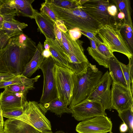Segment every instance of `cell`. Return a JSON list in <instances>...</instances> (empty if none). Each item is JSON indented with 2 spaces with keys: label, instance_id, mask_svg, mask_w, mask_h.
<instances>
[{
  "label": "cell",
  "instance_id": "cell-8",
  "mask_svg": "<svg viewBox=\"0 0 133 133\" xmlns=\"http://www.w3.org/2000/svg\"><path fill=\"white\" fill-rule=\"evenodd\" d=\"M56 63L51 56L45 58L38 69L43 75L42 93L39 102L43 105L57 98L54 69Z\"/></svg>",
  "mask_w": 133,
  "mask_h": 133
},
{
  "label": "cell",
  "instance_id": "cell-22",
  "mask_svg": "<svg viewBox=\"0 0 133 133\" xmlns=\"http://www.w3.org/2000/svg\"><path fill=\"white\" fill-rule=\"evenodd\" d=\"M37 75L33 78H30L28 81L20 84H13L7 86L4 90L15 93H22L27 95L29 90L35 88L34 83L36 82L40 77Z\"/></svg>",
  "mask_w": 133,
  "mask_h": 133
},
{
  "label": "cell",
  "instance_id": "cell-29",
  "mask_svg": "<svg viewBox=\"0 0 133 133\" xmlns=\"http://www.w3.org/2000/svg\"><path fill=\"white\" fill-rule=\"evenodd\" d=\"M30 78L22 74L15 76L6 81L0 83V89L5 88L7 86L13 84H19L28 81Z\"/></svg>",
  "mask_w": 133,
  "mask_h": 133
},
{
  "label": "cell",
  "instance_id": "cell-7",
  "mask_svg": "<svg viewBox=\"0 0 133 133\" xmlns=\"http://www.w3.org/2000/svg\"><path fill=\"white\" fill-rule=\"evenodd\" d=\"M98 36L104 43L112 52H117L126 56L129 60L133 56L132 53L124 40L120 30L114 27L110 24H106L98 32Z\"/></svg>",
  "mask_w": 133,
  "mask_h": 133
},
{
  "label": "cell",
  "instance_id": "cell-13",
  "mask_svg": "<svg viewBox=\"0 0 133 133\" xmlns=\"http://www.w3.org/2000/svg\"><path fill=\"white\" fill-rule=\"evenodd\" d=\"M109 1L86 0L81 6L82 9L91 17L104 26L111 24V16L108 13L107 8Z\"/></svg>",
  "mask_w": 133,
  "mask_h": 133
},
{
  "label": "cell",
  "instance_id": "cell-19",
  "mask_svg": "<svg viewBox=\"0 0 133 133\" xmlns=\"http://www.w3.org/2000/svg\"><path fill=\"white\" fill-rule=\"evenodd\" d=\"M10 6L17 10L19 15L34 18L35 10L31 5L34 0H4Z\"/></svg>",
  "mask_w": 133,
  "mask_h": 133
},
{
  "label": "cell",
  "instance_id": "cell-4",
  "mask_svg": "<svg viewBox=\"0 0 133 133\" xmlns=\"http://www.w3.org/2000/svg\"><path fill=\"white\" fill-rule=\"evenodd\" d=\"M61 46L65 52L68 62V68L78 74L85 69L90 63L85 55L82 46L83 41H73L70 37L68 31L62 32Z\"/></svg>",
  "mask_w": 133,
  "mask_h": 133
},
{
  "label": "cell",
  "instance_id": "cell-26",
  "mask_svg": "<svg viewBox=\"0 0 133 133\" xmlns=\"http://www.w3.org/2000/svg\"><path fill=\"white\" fill-rule=\"evenodd\" d=\"M133 56L129 60L128 64L126 65L119 61L127 88L133 94Z\"/></svg>",
  "mask_w": 133,
  "mask_h": 133
},
{
  "label": "cell",
  "instance_id": "cell-15",
  "mask_svg": "<svg viewBox=\"0 0 133 133\" xmlns=\"http://www.w3.org/2000/svg\"><path fill=\"white\" fill-rule=\"evenodd\" d=\"M26 95L4 90L0 94V105L3 111H8L23 108Z\"/></svg>",
  "mask_w": 133,
  "mask_h": 133
},
{
  "label": "cell",
  "instance_id": "cell-24",
  "mask_svg": "<svg viewBox=\"0 0 133 133\" xmlns=\"http://www.w3.org/2000/svg\"><path fill=\"white\" fill-rule=\"evenodd\" d=\"M120 12L125 15L123 23L133 27L131 17V7L129 0H114L112 1Z\"/></svg>",
  "mask_w": 133,
  "mask_h": 133
},
{
  "label": "cell",
  "instance_id": "cell-6",
  "mask_svg": "<svg viewBox=\"0 0 133 133\" xmlns=\"http://www.w3.org/2000/svg\"><path fill=\"white\" fill-rule=\"evenodd\" d=\"M54 73L57 98L69 105L73 95L75 73L67 67L56 64Z\"/></svg>",
  "mask_w": 133,
  "mask_h": 133
},
{
  "label": "cell",
  "instance_id": "cell-42",
  "mask_svg": "<svg viewBox=\"0 0 133 133\" xmlns=\"http://www.w3.org/2000/svg\"><path fill=\"white\" fill-rule=\"evenodd\" d=\"M117 17L119 19L122 20L124 19L125 15L123 13L119 12L117 14Z\"/></svg>",
  "mask_w": 133,
  "mask_h": 133
},
{
  "label": "cell",
  "instance_id": "cell-5",
  "mask_svg": "<svg viewBox=\"0 0 133 133\" xmlns=\"http://www.w3.org/2000/svg\"><path fill=\"white\" fill-rule=\"evenodd\" d=\"M23 108V113L16 119L28 123L42 133L52 132L50 122L45 116L48 110L43 104L26 101Z\"/></svg>",
  "mask_w": 133,
  "mask_h": 133
},
{
  "label": "cell",
  "instance_id": "cell-12",
  "mask_svg": "<svg viewBox=\"0 0 133 133\" xmlns=\"http://www.w3.org/2000/svg\"><path fill=\"white\" fill-rule=\"evenodd\" d=\"M111 91L112 109L123 110L133 106V94L127 87L112 82Z\"/></svg>",
  "mask_w": 133,
  "mask_h": 133
},
{
  "label": "cell",
  "instance_id": "cell-38",
  "mask_svg": "<svg viewBox=\"0 0 133 133\" xmlns=\"http://www.w3.org/2000/svg\"><path fill=\"white\" fill-rule=\"evenodd\" d=\"M15 76L12 74L0 73V83L6 81Z\"/></svg>",
  "mask_w": 133,
  "mask_h": 133
},
{
  "label": "cell",
  "instance_id": "cell-28",
  "mask_svg": "<svg viewBox=\"0 0 133 133\" xmlns=\"http://www.w3.org/2000/svg\"><path fill=\"white\" fill-rule=\"evenodd\" d=\"M118 115L127 126L128 132L132 133L133 129V106L128 109L123 110H117Z\"/></svg>",
  "mask_w": 133,
  "mask_h": 133
},
{
  "label": "cell",
  "instance_id": "cell-23",
  "mask_svg": "<svg viewBox=\"0 0 133 133\" xmlns=\"http://www.w3.org/2000/svg\"><path fill=\"white\" fill-rule=\"evenodd\" d=\"M43 105L48 110L57 115L61 116L64 113H72L71 110L68 107V106L58 98Z\"/></svg>",
  "mask_w": 133,
  "mask_h": 133
},
{
  "label": "cell",
  "instance_id": "cell-14",
  "mask_svg": "<svg viewBox=\"0 0 133 133\" xmlns=\"http://www.w3.org/2000/svg\"><path fill=\"white\" fill-rule=\"evenodd\" d=\"M28 26L15 18L5 21L0 30V49L5 46L10 38L22 32V30Z\"/></svg>",
  "mask_w": 133,
  "mask_h": 133
},
{
  "label": "cell",
  "instance_id": "cell-10",
  "mask_svg": "<svg viewBox=\"0 0 133 133\" xmlns=\"http://www.w3.org/2000/svg\"><path fill=\"white\" fill-rule=\"evenodd\" d=\"M112 124L107 116H99L82 121L76 130L78 133H107L111 132Z\"/></svg>",
  "mask_w": 133,
  "mask_h": 133
},
{
  "label": "cell",
  "instance_id": "cell-9",
  "mask_svg": "<svg viewBox=\"0 0 133 133\" xmlns=\"http://www.w3.org/2000/svg\"><path fill=\"white\" fill-rule=\"evenodd\" d=\"M72 116L78 121L99 116H107L101 102L98 100L85 99L71 109Z\"/></svg>",
  "mask_w": 133,
  "mask_h": 133
},
{
  "label": "cell",
  "instance_id": "cell-27",
  "mask_svg": "<svg viewBox=\"0 0 133 133\" xmlns=\"http://www.w3.org/2000/svg\"><path fill=\"white\" fill-rule=\"evenodd\" d=\"M119 29L121 35L127 46L133 53V28L129 25L123 24Z\"/></svg>",
  "mask_w": 133,
  "mask_h": 133
},
{
  "label": "cell",
  "instance_id": "cell-25",
  "mask_svg": "<svg viewBox=\"0 0 133 133\" xmlns=\"http://www.w3.org/2000/svg\"><path fill=\"white\" fill-rule=\"evenodd\" d=\"M19 16L18 11L10 6L4 0H0V30L5 21Z\"/></svg>",
  "mask_w": 133,
  "mask_h": 133
},
{
  "label": "cell",
  "instance_id": "cell-33",
  "mask_svg": "<svg viewBox=\"0 0 133 133\" xmlns=\"http://www.w3.org/2000/svg\"><path fill=\"white\" fill-rule=\"evenodd\" d=\"M68 33L71 39L75 41L78 39L82 35L80 30L77 28H75L68 30Z\"/></svg>",
  "mask_w": 133,
  "mask_h": 133
},
{
  "label": "cell",
  "instance_id": "cell-1",
  "mask_svg": "<svg viewBox=\"0 0 133 133\" xmlns=\"http://www.w3.org/2000/svg\"><path fill=\"white\" fill-rule=\"evenodd\" d=\"M35 43L23 32L10 38L0 49V73L21 75L34 55Z\"/></svg>",
  "mask_w": 133,
  "mask_h": 133
},
{
  "label": "cell",
  "instance_id": "cell-44",
  "mask_svg": "<svg viewBox=\"0 0 133 133\" xmlns=\"http://www.w3.org/2000/svg\"><path fill=\"white\" fill-rule=\"evenodd\" d=\"M52 133H67L63 131H57L55 132H52Z\"/></svg>",
  "mask_w": 133,
  "mask_h": 133
},
{
  "label": "cell",
  "instance_id": "cell-45",
  "mask_svg": "<svg viewBox=\"0 0 133 133\" xmlns=\"http://www.w3.org/2000/svg\"><path fill=\"white\" fill-rule=\"evenodd\" d=\"M0 133H4L3 129H2L0 127Z\"/></svg>",
  "mask_w": 133,
  "mask_h": 133
},
{
  "label": "cell",
  "instance_id": "cell-43",
  "mask_svg": "<svg viewBox=\"0 0 133 133\" xmlns=\"http://www.w3.org/2000/svg\"><path fill=\"white\" fill-rule=\"evenodd\" d=\"M44 47L45 49L49 50L50 46L45 40L44 42Z\"/></svg>",
  "mask_w": 133,
  "mask_h": 133
},
{
  "label": "cell",
  "instance_id": "cell-40",
  "mask_svg": "<svg viewBox=\"0 0 133 133\" xmlns=\"http://www.w3.org/2000/svg\"><path fill=\"white\" fill-rule=\"evenodd\" d=\"M42 55L45 58H47L51 56V54L49 50H43Z\"/></svg>",
  "mask_w": 133,
  "mask_h": 133
},
{
  "label": "cell",
  "instance_id": "cell-17",
  "mask_svg": "<svg viewBox=\"0 0 133 133\" xmlns=\"http://www.w3.org/2000/svg\"><path fill=\"white\" fill-rule=\"evenodd\" d=\"M3 130L4 133H42L28 123L15 118L4 121Z\"/></svg>",
  "mask_w": 133,
  "mask_h": 133
},
{
  "label": "cell",
  "instance_id": "cell-30",
  "mask_svg": "<svg viewBox=\"0 0 133 133\" xmlns=\"http://www.w3.org/2000/svg\"><path fill=\"white\" fill-rule=\"evenodd\" d=\"M50 1L56 5L65 9H73L81 5V0Z\"/></svg>",
  "mask_w": 133,
  "mask_h": 133
},
{
  "label": "cell",
  "instance_id": "cell-31",
  "mask_svg": "<svg viewBox=\"0 0 133 133\" xmlns=\"http://www.w3.org/2000/svg\"><path fill=\"white\" fill-rule=\"evenodd\" d=\"M40 10V12L45 14L48 16L55 23L59 20L56 14L49 7L48 4L45 1L41 4Z\"/></svg>",
  "mask_w": 133,
  "mask_h": 133
},
{
  "label": "cell",
  "instance_id": "cell-18",
  "mask_svg": "<svg viewBox=\"0 0 133 133\" xmlns=\"http://www.w3.org/2000/svg\"><path fill=\"white\" fill-rule=\"evenodd\" d=\"M36 48L34 55L25 66L22 74L28 78L30 77L36 72L45 59L42 55L44 49L41 42H39Z\"/></svg>",
  "mask_w": 133,
  "mask_h": 133
},
{
  "label": "cell",
  "instance_id": "cell-35",
  "mask_svg": "<svg viewBox=\"0 0 133 133\" xmlns=\"http://www.w3.org/2000/svg\"><path fill=\"white\" fill-rule=\"evenodd\" d=\"M55 40L60 45L62 44V33L61 31L57 27L55 24Z\"/></svg>",
  "mask_w": 133,
  "mask_h": 133
},
{
  "label": "cell",
  "instance_id": "cell-32",
  "mask_svg": "<svg viewBox=\"0 0 133 133\" xmlns=\"http://www.w3.org/2000/svg\"><path fill=\"white\" fill-rule=\"evenodd\" d=\"M23 111V108L9 111H3V116L8 119H16L22 114Z\"/></svg>",
  "mask_w": 133,
  "mask_h": 133
},
{
  "label": "cell",
  "instance_id": "cell-21",
  "mask_svg": "<svg viewBox=\"0 0 133 133\" xmlns=\"http://www.w3.org/2000/svg\"><path fill=\"white\" fill-rule=\"evenodd\" d=\"M108 68L113 82L127 87L119 61L114 55L109 59Z\"/></svg>",
  "mask_w": 133,
  "mask_h": 133
},
{
  "label": "cell",
  "instance_id": "cell-11",
  "mask_svg": "<svg viewBox=\"0 0 133 133\" xmlns=\"http://www.w3.org/2000/svg\"><path fill=\"white\" fill-rule=\"evenodd\" d=\"M112 81L109 72L107 71L102 75L95 89L85 99L98 100L101 102L105 110H111L110 86Z\"/></svg>",
  "mask_w": 133,
  "mask_h": 133
},
{
  "label": "cell",
  "instance_id": "cell-36",
  "mask_svg": "<svg viewBox=\"0 0 133 133\" xmlns=\"http://www.w3.org/2000/svg\"><path fill=\"white\" fill-rule=\"evenodd\" d=\"M107 10L108 14L111 16H115L117 13V8L115 5H109Z\"/></svg>",
  "mask_w": 133,
  "mask_h": 133
},
{
  "label": "cell",
  "instance_id": "cell-20",
  "mask_svg": "<svg viewBox=\"0 0 133 133\" xmlns=\"http://www.w3.org/2000/svg\"><path fill=\"white\" fill-rule=\"evenodd\" d=\"M45 40L50 46L49 50L51 54V56L56 64L68 68V62L67 57L61 46L55 40L47 38Z\"/></svg>",
  "mask_w": 133,
  "mask_h": 133
},
{
  "label": "cell",
  "instance_id": "cell-41",
  "mask_svg": "<svg viewBox=\"0 0 133 133\" xmlns=\"http://www.w3.org/2000/svg\"><path fill=\"white\" fill-rule=\"evenodd\" d=\"M3 111L0 105V127L3 129L4 121L2 115Z\"/></svg>",
  "mask_w": 133,
  "mask_h": 133
},
{
  "label": "cell",
  "instance_id": "cell-39",
  "mask_svg": "<svg viewBox=\"0 0 133 133\" xmlns=\"http://www.w3.org/2000/svg\"><path fill=\"white\" fill-rule=\"evenodd\" d=\"M119 130L121 133H124L127 132L128 128L127 125L124 123H123L120 125L119 128Z\"/></svg>",
  "mask_w": 133,
  "mask_h": 133
},
{
  "label": "cell",
  "instance_id": "cell-34",
  "mask_svg": "<svg viewBox=\"0 0 133 133\" xmlns=\"http://www.w3.org/2000/svg\"><path fill=\"white\" fill-rule=\"evenodd\" d=\"M82 34L86 36L88 38H90L94 40L96 44L101 42L96 36L97 34L91 32L80 30Z\"/></svg>",
  "mask_w": 133,
  "mask_h": 133
},
{
  "label": "cell",
  "instance_id": "cell-2",
  "mask_svg": "<svg viewBox=\"0 0 133 133\" xmlns=\"http://www.w3.org/2000/svg\"><path fill=\"white\" fill-rule=\"evenodd\" d=\"M45 1L56 14L58 19L63 22L68 30L77 28L97 34L104 26L83 10L81 6L73 9H67L56 5L50 0Z\"/></svg>",
  "mask_w": 133,
  "mask_h": 133
},
{
  "label": "cell",
  "instance_id": "cell-37",
  "mask_svg": "<svg viewBox=\"0 0 133 133\" xmlns=\"http://www.w3.org/2000/svg\"><path fill=\"white\" fill-rule=\"evenodd\" d=\"M55 24L62 32L65 33L68 31V29L62 21L59 19Z\"/></svg>",
  "mask_w": 133,
  "mask_h": 133
},
{
  "label": "cell",
  "instance_id": "cell-16",
  "mask_svg": "<svg viewBox=\"0 0 133 133\" xmlns=\"http://www.w3.org/2000/svg\"><path fill=\"white\" fill-rule=\"evenodd\" d=\"M37 25L38 31L43 34L46 38L55 40V22L45 14L35 10L34 18Z\"/></svg>",
  "mask_w": 133,
  "mask_h": 133
},
{
  "label": "cell",
  "instance_id": "cell-3",
  "mask_svg": "<svg viewBox=\"0 0 133 133\" xmlns=\"http://www.w3.org/2000/svg\"><path fill=\"white\" fill-rule=\"evenodd\" d=\"M103 75L96 66L90 63L87 68L74 75V87L72 97L69 108L84 100L94 90Z\"/></svg>",
  "mask_w": 133,
  "mask_h": 133
}]
</instances>
